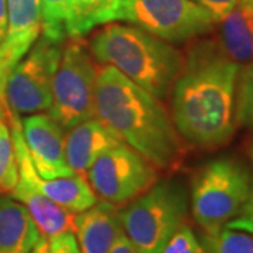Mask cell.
Instances as JSON below:
<instances>
[{"mask_svg": "<svg viewBox=\"0 0 253 253\" xmlns=\"http://www.w3.org/2000/svg\"><path fill=\"white\" fill-rule=\"evenodd\" d=\"M120 20L170 44L206 36L218 26L215 17L193 0H123Z\"/></svg>", "mask_w": 253, "mask_h": 253, "instance_id": "cell-7", "label": "cell"}, {"mask_svg": "<svg viewBox=\"0 0 253 253\" xmlns=\"http://www.w3.org/2000/svg\"><path fill=\"white\" fill-rule=\"evenodd\" d=\"M48 241L49 253H82L76 236L71 231L51 236L48 238Z\"/></svg>", "mask_w": 253, "mask_h": 253, "instance_id": "cell-25", "label": "cell"}, {"mask_svg": "<svg viewBox=\"0 0 253 253\" xmlns=\"http://www.w3.org/2000/svg\"><path fill=\"white\" fill-rule=\"evenodd\" d=\"M161 253H206L203 245L189 225H183L165 244Z\"/></svg>", "mask_w": 253, "mask_h": 253, "instance_id": "cell-23", "label": "cell"}, {"mask_svg": "<svg viewBox=\"0 0 253 253\" xmlns=\"http://www.w3.org/2000/svg\"><path fill=\"white\" fill-rule=\"evenodd\" d=\"M109 253H138L135 249V246L132 245V242L128 239V236L123 232L121 235L118 236L116 244L113 245V248L110 249Z\"/></svg>", "mask_w": 253, "mask_h": 253, "instance_id": "cell-27", "label": "cell"}, {"mask_svg": "<svg viewBox=\"0 0 253 253\" xmlns=\"http://www.w3.org/2000/svg\"><path fill=\"white\" fill-rule=\"evenodd\" d=\"M200 242L206 253H253V235L222 228L217 234H203Z\"/></svg>", "mask_w": 253, "mask_h": 253, "instance_id": "cell-20", "label": "cell"}, {"mask_svg": "<svg viewBox=\"0 0 253 253\" xmlns=\"http://www.w3.org/2000/svg\"><path fill=\"white\" fill-rule=\"evenodd\" d=\"M40 236L27 208L9 196H0V253H30Z\"/></svg>", "mask_w": 253, "mask_h": 253, "instance_id": "cell-16", "label": "cell"}, {"mask_svg": "<svg viewBox=\"0 0 253 253\" xmlns=\"http://www.w3.org/2000/svg\"><path fill=\"white\" fill-rule=\"evenodd\" d=\"M217 44L221 51L239 65L253 61V3L238 0L235 7L218 21Z\"/></svg>", "mask_w": 253, "mask_h": 253, "instance_id": "cell-15", "label": "cell"}, {"mask_svg": "<svg viewBox=\"0 0 253 253\" xmlns=\"http://www.w3.org/2000/svg\"><path fill=\"white\" fill-rule=\"evenodd\" d=\"M6 75H0V118L9 117V106L6 103V82H7Z\"/></svg>", "mask_w": 253, "mask_h": 253, "instance_id": "cell-28", "label": "cell"}, {"mask_svg": "<svg viewBox=\"0 0 253 253\" xmlns=\"http://www.w3.org/2000/svg\"><path fill=\"white\" fill-rule=\"evenodd\" d=\"M91 56L100 65H111L158 99H166L180 76L186 56L177 48L144 30L110 24L89 42Z\"/></svg>", "mask_w": 253, "mask_h": 253, "instance_id": "cell-3", "label": "cell"}, {"mask_svg": "<svg viewBox=\"0 0 253 253\" xmlns=\"http://www.w3.org/2000/svg\"><path fill=\"white\" fill-rule=\"evenodd\" d=\"M123 144L97 117L72 126L65 135V158L73 173L84 174L94 161L109 149Z\"/></svg>", "mask_w": 253, "mask_h": 253, "instance_id": "cell-13", "label": "cell"}, {"mask_svg": "<svg viewBox=\"0 0 253 253\" xmlns=\"http://www.w3.org/2000/svg\"><path fill=\"white\" fill-rule=\"evenodd\" d=\"M10 197L17 200L27 208L38 229L46 238L68 231L73 232L75 214L46 199L44 194L31 187L26 180L18 177L17 186L11 191Z\"/></svg>", "mask_w": 253, "mask_h": 253, "instance_id": "cell-17", "label": "cell"}, {"mask_svg": "<svg viewBox=\"0 0 253 253\" xmlns=\"http://www.w3.org/2000/svg\"><path fill=\"white\" fill-rule=\"evenodd\" d=\"M225 228L245 231V232L253 235V177L252 184H251V193H249V197L246 200L245 206L241 210V212L226 224Z\"/></svg>", "mask_w": 253, "mask_h": 253, "instance_id": "cell-24", "label": "cell"}, {"mask_svg": "<svg viewBox=\"0 0 253 253\" xmlns=\"http://www.w3.org/2000/svg\"><path fill=\"white\" fill-rule=\"evenodd\" d=\"M123 0H72L69 38L84 37L93 28L118 21Z\"/></svg>", "mask_w": 253, "mask_h": 253, "instance_id": "cell-18", "label": "cell"}, {"mask_svg": "<svg viewBox=\"0 0 253 253\" xmlns=\"http://www.w3.org/2000/svg\"><path fill=\"white\" fill-rule=\"evenodd\" d=\"M84 174L94 194L114 206L132 201L158 181V168L124 142L99 156Z\"/></svg>", "mask_w": 253, "mask_h": 253, "instance_id": "cell-9", "label": "cell"}, {"mask_svg": "<svg viewBox=\"0 0 253 253\" xmlns=\"http://www.w3.org/2000/svg\"><path fill=\"white\" fill-rule=\"evenodd\" d=\"M13 68H14V66L9 62V59H7L6 54H4V51H3L1 46H0V75L9 76Z\"/></svg>", "mask_w": 253, "mask_h": 253, "instance_id": "cell-30", "label": "cell"}, {"mask_svg": "<svg viewBox=\"0 0 253 253\" xmlns=\"http://www.w3.org/2000/svg\"><path fill=\"white\" fill-rule=\"evenodd\" d=\"M251 184L249 169L231 156L212 159L200 168L191 180L190 208L204 234H217L241 212Z\"/></svg>", "mask_w": 253, "mask_h": 253, "instance_id": "cell-4", "label": "cell"}, {"mask_svg": "<svg viewBox=\"0 0 253 253\" xmlns=\"http://www.w3.org/2000/svg\"><path fill=\"white\" fill-rule=\"evenodd\" d=\"M241 65L214 40L190 46L172 89V118L187 142L201 148L225 145L236 128L235 97Z\"/></svg>", "mask_w": 253, "mask_h": 253, "instance_id": "cell-1", "label": "cell"}, {"mask_svg": "<svg viewBox=\"0 0 253 253\" xmlns=\"http://www.w3.org/2000/svg\"><path fill=\"white\" fill-rule=\"evenodd\" d=\"M7 31L1 49L14 66L37 42L42 31L40 0H6Z\"/></svg>", "mask_w": 253, "mask_h": 253, "instance_id": "cell-14", "label": "cell"}, {"mask_svg": "<svg viewBox=\"0 0 253 253\" xmlns=\"http://www.w3.org/2000/svg\"><path fill=\"white\" fill-rule=\"evenodd\" d=\"M189 194L180 181L158 180L151 189L120 211L124 234L138 253H161L165 244L184 224Z\"/></svg>", "mask_w": 253, "mask_h": 253, "instance_id": "cell-5", "label": "cell"}, {"mask_svg": "<svg viewBox=\"0 0 253 253\" xmlns=\"http://www.w3.org/2000/svg\"><path fill=\"white\" fill-rule=\"evenodd\" d=\"M236 126L253 129V61L239 72L235 97Z\"/></svg>", "mask_w": 253, "mask_h": 253, "instance_id": "cell-22", "label": "cell"}, {"mask_svg": "<svg viewBox=\"0 0 253 253\" xmlns=\"http://www.w3.org/2000/svg\"><path fill=\"white\" fill-rule=\"evenodd\" d=\"M96 82L97 68L82 37L65 41L52 83L49 116L68 129L94 117Z\"/></svg>", "mask_w": 253, "mask_h": 253, "instance_id": "cell-6", "label": "cell"}, {"mask_svg": "<svg viewBox=\"0 0 253 253\" xmlns=\"http://www.w3.org/2000/svg\"><path fill=\"white\" fill-rule=\"evenodd\" d=\"M94 104V117L158 169H170L181 161V136L161 99L111 65L97 69Z\"/></svg>", "mask_w": 253, "mask_h": 253, "instance_id": "cell-2", "label": "cell"}, {"mask_svg": "<svg viewBox=\"0 0 253 253\" xmlns=\"http://www.w3.org/2000/svg\"><path fill=\"white\" fill-rule=\"evenodd\" d=\"M7 31V4L6 0H0V44L3 42Z\"/></svg>", "mask_w": 253, "mask_h": 253, "instance_id": "cell-29", "label": "cell"}, {"mask_svg": "<svg viewBox=\"0 0 253 253\" xmlns=\"http://www.w3.org/2000/svg\"><path fill=\"white\" fill-rule=\"evenodd\" d=\"M249 152H251V158H252V162H253V145L251 146V151H249Z\"/></svg>", "mask_w": 253, "mask_h": 253, "instance_id": "cell-32", "label": "cell"}, {"mask_svg": "<svg viewBox=\"0 0 253 253\" xmlns=\"http://www.w3.org/2000/svg\"><path fill=\"white\" fill-rule=\"evenodd\" d=\"M18 163L7 118H0V196L11 194L17 186Z\"/></svg>", "mask_w": 253, "mask_h": 253, "instance_id": "cell-21", "label": "cell"}, {"mask_svg": "<svg viewBox=\"0 0 253 253\" xmlns=\"http://www.w3.org/2000/svg\"><path fill=\"white\" fill-rule=\"evenodd\" d=\"M193 1H196L201 7L208 10L217 21H221L238 3V0H193Z\"/></svg>", "mask_w": 253, "mask_h": 253, "instance_id": "cell-26", "label": "cell"}, {"mask_svg": "<svg viewBox=\"0 0 253 253\" xmlns=\"http://www.w3.org/2000/svg\"><path fill=\"white\" fill-rule=\"evenodd\" d=\"M124 232L117 206L97 200L96 204L75 214L73 234L82 253H109Z\"/></svg>", "mask_w": 253, "mask_h": 253, "instance_id": "cell-12", "label": "cell"}, {"mask_svg": "<svg viewBox=\"0 0 253 253\" xmlns=\"http://www.w3.org/2000/svg\"><path fill=\"white\" fill-rule=\"evenodd\" d=\"M21 129L37 173L44 179L72 176L65 158V132L62 126L44 113L21 120Z\"/></svg>", "mask_w": 253, "mask_h": 253, "instance_id": "cell-11", "label": "cell"}, {"mask_svg": "<svg viewBox=\"0 0 253 253\" xmlns=\"http://www.w3.org/2000/svg\"><path fill=\"white\" fill-rule=\"evenodd\" d=\"M65 42L40 36L31 49L11 69L6 82V103L17 114L49 111L52 83Z\"/></svg>", "mask_w": 253, "mask_h": 253, "instance_id": "cell-8", "label": "cell"}, {"mask_svg": "<svg viewBox=\"0 0 253 253\" xmlns=\"http://www.w3.org/2000/svg\"><path fill=\"white\" fill-rule=\"evenodd\" d=\"M42 31L41 36L52 42H65L69 38L72 0H40Z\"/></svg>", "mask_w": 253, "mask_h": 253, "instance_id": "cell-19", "label": "cell"}, {"mask_svg": "<svg viewBox=\"0 0 253 253\" xmlns=\"http://www.w3.org/2000/svg\"><path fill=\"white\" fill-rule=\"evenodd\" d=\"M10 126V132L13 138V145L16 151V158L18 163V177L26 180L37 189L46 199L54 201L55 204L61 206L65 210L78 214L84 211L86 208L91 207L97 203V196L91 190L90 184L82 176L75 173L72 176H63L56 179H44L37 173L33 165L31 156L28 152L27 145L24 141L23 129H21V120L18 118L17 113L9 109L7 117Z\"/></svg>", "mask_w": 253, "mask_h": 253, "instance_id": "cell-10", "label": "cell"}, {"mask_svg": "<svg viewBox=\"0 0 253 253\" xmlns=\"http://www.w3.org/2000/svg\"><path fill=\"white\" fill-rule=\"evenodd\" d=\"M30 253H49V241H48V238L41 234L38 242Z\"/></svg>", "mask_w": 253, "mask_h": 253, "instance_id": "cell-31", "label": "cell"}, {"mask_svg": "<svg viewBox=\"0 0 253 253\" xmlns=\"http://www.w3.org/2000/svg\"><path fill=\"white\" fill-rule=\"evenodd\" d=\"M251 1H252V3H253V0H251Z\"/></svg>", "mask_w": 253, "mask_h": 253, "instance_id": "cell-33", "label": "cell"}]
</instances>
